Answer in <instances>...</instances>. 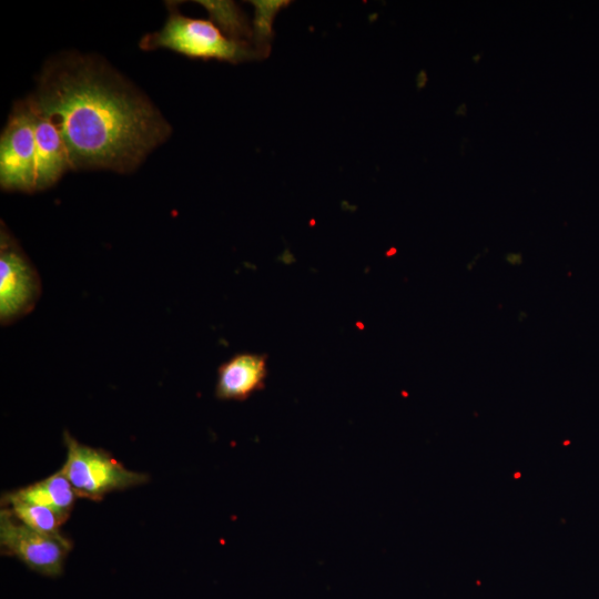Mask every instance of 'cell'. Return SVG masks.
I'll list each match as a JSON object with an SVG mask.
<instances>
[{
    "label": "cell",
    "instance_id": "obj_6",
    "mask_svg": "<svg viewBox=\"0 0 599 599\" xmlns=\"http://www.w3.org/2000/svg\"><path fill=\"white\" fill-rule=\"evenodd\" d=\"M0 184L6 191H35V141L28 100L14 105L1 134Z\"/></svg>",
    "mask_w": 599,
    "mask_h": 599
},
{
    "label": "cell",
    "instance_id": "obj_3",
    "mask_svg": "<svg viewBox=\"0 0 599 599\" xmlns=\"http://www.w3.org/2000/svg\"><path fill=\"white\" fill-rule=\"evenodd\" d=\"M67 458L61 467L80 498L101 500L112 491L143 485L149 476L128 469L109 451L81 444L63 432Z\"/></svg>",
    "mask_w": 599,
    "mask_h": 599
},
{
    "label": "cell",
    "instance_id": "obj_12",
    "mask_svg": "<svg viewBox=\"0 0 599 599\" xmlns=\"http://www.w3.org/2000/svg\"><path fill=\"white\" fill-rule=\"evenodd\" d=\"M254 4L256 7L255 32L256 35H260L263 45L266 37L271 35L272 18L276 10L281 8L282 2L255 1Z\"/></svg>",
    "mask_w": 599,
    "mask_h": 599
},
{
    "label": "cell",
    "instance_id": "obj_2",
    "mask_svg": "<svg viewBox=\"0 0 599 599\" xmlns=\"http://www.w3.org/2000/svg\"><path fill=\"white\" fill-rule=\"evenodd\" d=\"M170 16L164 27L144 35L140 42L143 50L169 49L190 58L216 59L236 63L255 53L243 40L226 37L211 20L182 16L169 6Z\"/></svg>",
    "mask_w": 599,
    "mask_h": 599
},
{
    "label": "cell",
    "instance_id": "obj_9",
    "mask_svg": "<svg viewBox=\"0 0 599 599\" xmlns=\"http://www.w3.org/2000/svg\"><path fill=\"white\" fill-rule=\"evenodd\" d=\"M77 498L78 495L61 468L40 481L7 491L1 496V499H16L49 507L67 518Z\"/></svg>",
    "mask_w": 599,
    "mask_h": 599
},
{
    "label": "cell",
    "instance_id": "obj_4",
    "mask_svg": "<svg viewBox=\"0 0 599 599\" xmlns=\"http://www.w3.org/2000/svg\"><path fill=\"white\" fill-rule=\"evenodd\" d=\"M40 275L8 227L0 229V324L9 326L35 306L41 296Z\"/></svg>",
    "mask_w": 599,
    "mask_h": 599
},
{
    "label": "cell",
    "instance_id": "obj_10",
    "mask_svg": "<svg viewBox=\"0 0 599 599\" xmlns=\"http://www.w3.org/2000/svg\"><path fill=\"white\" fill-rule=\"evenodd\" d=\"M1 508H7L19 521L48 536H63L60 527L68 520L53 509L16 499H1Z\"/></svg>",
    "mask_w": 599,
    "mask_h": 599
},
{
    "label": "cell",
    "instance_id": "obj_1",
    "mask_svg": "<svg viewBox=\"0 0 599 599\" xmlns=\"http://www.w3.org/2000/svg\"><path fill=\"white\" fill-rule=\"evenodd\" d=\"M29 100L59 130L72 170L131 172L171 131L146 97L92 57L50 60Z\"/></svg>",
    "mask_w": 599,
    "mask_h": 599
},
{
    "label": "cell",
    "instance_id": "obj_8",
    "mask_svg": "<svg viewBox=\"0 0 599 599\" xmlns=\"http://www.w3.org/2000/svg\"><path fill=\"white\" fill-rule=\"evenodd\" d=\"M267 374L265 354H234L217 368L215 397L221 400H245L264 388Z\"/></svg>",
    "mask_w": 599,
    "mask_h": 599
},
{
    "label": "cell",
    "instance_id": "obj_11",
    "mask_svg": "<svg viewBox=\"0 0 599 599\" xmlns=\"http://www.w3.org/2000/svg\"><path fill=\"white\" fill-rule=\"evenodd\" d=\"M201 3L206 7L217 23L230 33L231 38L236 39L234 37L250 34L246 22L233 3L211 1H202Z\"/></svg>",
    "mask_w": 599,
    "mask_h": 599
},
{
    "label": "cell",
    "instance_id": "obj_7",
    "mask_svg": "<svg viewBox=\"0 0 599 599\" xmlns=\"http://www.w3.org/2000/svg\"><path fill=\"white\" fill-rule=\"evenodd\" d=\"M35 141V191L58 182L71 169L65 143L54 123L28 99Z\"/></svg>",
    "mask_w": 599,
    "mask_h": 599
},
{
    "label": "cell",
    "instance_id": "obj_5",
    "mask_svg": "<svg viewBox=\"0 0 599 599\" xmlns=\"http://www.w3.org/2000/svg\"><path fill=\"white\" fill-rule=\"evenodd\" d=\"M72 544L65 536H48L19 521L7 508L0 510V550L29 569L55 578L63 571Z\"/></svg>",
    "mask_w": 599,
    "mask_h": 599
}]
</instances>
